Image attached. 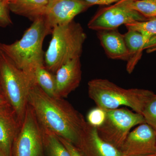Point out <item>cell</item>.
I'll return each instance as SVG.
<instances>
[{
	"label": "cell",
	"instance_id": "obj_1",
	"mask_svg": "<svg viewBox=\"0 0 156 156\" xmlns=\"http://www.w3.org/2000/svg\"><path fill=\"white\" fill-rule=\"evenodd\" d=\"M28 104L42 127L78 148L90 126L83 115L64 98L52 97L35 83L31 87Z\"/></svg>",
	"mask_w": 156,
	"mask_h": 156
},
{
	"label": "cell",
	"instance_id": "obj_2",
	"mask_svg": "<svg viewBox=\"0 0 156 156\" xmlns=\"http://www.w3.org/2000/svg\"><path fill=\"white\" fill-rule=\"evenodd\" d=\"M33 22L20 40L10 44L0 43V49L17 67L33 79L35 69L44 64L43 42L52 31L47 27L43 17Z\"/></svg>",
	"mask_w": 156,
	"mask_h": 156
},
{
	"label": "cell",
	"instance_id": "obj_3",
	"mask_svg": "<svg viewBox=\"0 0 156 156\" xmlns=\"http://www.w3.org/2000/svg\"><path fill=\"white\" fill-rule=\"evenodd\" d=\"M88 87L89 97L97 107L110 110L125 106L142 115L147 105L155 95L147 89H125L106 79H93L89 81Z\"/></svg>",
	"mask_w": 156,
	"mask_h": 156
},
{
	"label": "cell",
	"instance_id": "obj_4",
	"mask_svg": "<svg viewBox=\"0 0 156 156\" xmlns=\"http://www.w3.org/2000/svg\"><path fill=\"white\" fill-rule=\"evenodd\" d=\"M52 38L44 56V64L55 73L62 65L81 57L87 34L80 23L74 21L53 28Z\"/></svg>",
	"mask_w": 156,
	"mask_h": 156
},
{
	"label": "cell",
	"instance_id": "obj_5",
	"mask_svg": "<svg viewBox=\"0 0 156 156\" xmlns=\"http://www.w3.org/2000/svg\"><path fill=\"white\" fill-rule=\"evenodd\" d=\"M34 81L17 67L0 49V85L8 103L21 124L28 105L30 91Z\"/></svg>",
	"mask_w": 156,
	"mask_h": 156
},
{
	"label": "cell",
	"instance_id": "obj_6",
	"mask_svg": "<svg viewBox=\"0 0 156 156\" xmlns=\"http://www.w3.org/2000/svg\"><path fill=\"white\" fill-rule=\"evenodd\" d=\"M105 119L96 128L99 136L105 141L119 149L131 128L146 123L142 115L126 108L105 110Z\"/></svg>",
	"mask_w": 156,
	"mask_h": 156
},
{
	"label": "cell",
	"instance_id": "obj_7",
	"mask_svg": "<svg viewBox=\"0 0 156 156\" xmlns=\"http://www.w3.org/2000/svg\"><path fill=\"white\" fill-rule=\"evenodd\" d=\"M12 156H46L43 128L29 104L14 140Z\"/></svg>",
	"mask_w": 156,
	"mask_h": 156
},
{
	"label": "cell",
	"instance_id": "obj_8",
	"mask_svg": "<svg viewBox=\"0 0 156 156\" xmlns=\"http://www.w3.org/2000/svg\"><path fill=\"white\" fill-rule=\"evenodd\" d=\"M133 0H119L96 12L88 23L90 29L98 31L116 30L120 26L146 20L131 7Z\"/></svg>",
	"mask_w": 156,
	"mask_h": 156
},
{
	"label": "cell",
	"instance_id": "obj_9",
	"mask_svg": "<svg viewBox=\"0 0 156 156\" xmlns=\"http://www.w3.org/2000/svg\"><path fill=\"white\" fill-rule=\"evenodd\" d=\"M90 7L84 0H50L43 17L52 31L56 26L72 22L77 15Z\"/></svg>",
	"mask_w": 156,
	"mask_h": 156
},
{
	"label": "cell",
	"instance_id": "obj_10",
	"mask_svg": "<svg viewBox=\"0 0 156 156\" xmlns=\"http://www.w3.org/2000/svg\"><path fill=\"white\" fill-rule=\"evenodd\" d=\"M125 156H141L156 153V131L147 123L130 131L119 149Z\"/></svg>",
	"mask_w": 156,
	"mask_h": 156
},
{
	"label": "cell",
	"instance_id": "obj_11",
	"mask_svg": "<svg viewBox=\"0 0 156 156\" xmlns=\"http://www.w3.org/2000/svg\"><path fill=\"white\" fill-rule=\"evenodd\" d=\"M21 123L10 105L0 106V150L5 156H12L14 140Z\"/></svg>",
	"mask_w": 156,
	"mask_h": 156
},
{
	"label": "cell",
	"instance_id": "obj_12",
	"mask_svg": "<svg viewBox=\"0 0 156 156\" xmlns=\"http://www.w3.org/2000/svg\"><path fill=\"white\" fill-rule=\"evenodd\" d=\"M55 73L57 97L66 98L80 84L82 75L80 57L68 62Z\"/></svg>",
	"mask_w": 156,
	"mask_h": 156
},
{
	"label": "cell",
	"instance_id": "obj_13",
	"mask_svg": "<svg viewBox=\"0 0 156 156\" xmlns=\"http://www.w3.org/2000/svg\"><path fill=\"white\" fill-rule=\"evenodd\" d=\"M129 53L126 70L128 73L133 72L142 55L143 51L153 52L156 50V36L147 37L136 31L128 30L124 34Z\"/></svg>",
	"mask_w": 156,
	"mask_h": 156
},
{
	"label": "cell",
	"instance_id": "obj_14",
	"mask_svg": "<svg viewBox=\"0 0 156 156\" xmlns=\"http://www.w3.org/2000/svg\"><path fill=\"white\" fill-rule=\"evenodd\" d=\"M97 36L108 58L128 61L129 53L124 34L116 29L98 31Z\"/></svg>",
	"mask_w": 156,
	"mask_h": 156
},
{
	"label": "cell",
	"instance_id": "obj_15",
	"mask_svg": "<svg viewBox=\"0 0 156 156\" xmlns=\"http://www.w3.org/2000/svg\"><path fill=\"white\" fill-rule=\"evenodd\" d=\"M77 148L83 156H125L119 149L102 139L96 128L91 126L87 137Z\"/></svg>",
	"mask_w": 156,
	"mask_h": 156
},
{
	"label": "cell",
	"instance_id": "obj_16",
	"mask_svg": "<svg viewBox=\"0 0 156 156\" xmlns=\"http://www.w3.org/2000/svg\"><path fill=\"white\" fill-rule=\"evenodd\" d=\"M50 0H15L9 3L10 11L34 21L43 17Z\"/></svg>",
	"mask_w": 156,
	"mask_h": 156
},
{
	"label": "cell",
	"instance_id": "obj_17",
	"mask_svg": "<svg viewBox=\"0 0 156 156\" xmlns=\"http://www.w3.org/2000/svg\"><path fill=\"white\" fill-rule=\"evenodd\" d=\"M33 80L34 83L48 95L58 98L56 95L55 75L49 71L45 64L39 66L34 70Z\"/></svg>",
	"mask_w": 156,
	"mask_h": 156
},
{
	"label": "cell",
	"instance_id": "obj_18",
	"mask_svg": "<svg viewBox=\"0 0 156 156\" xmlns=\"http://www.w3.org/2000/svg\"><path fill=\"white\" fill-rule=\"evenodd\" d=\"M42 128L46 156H71L58 136L48 129Z\"/></svg>",
	"mask_w": 156,
	"mask_h": 156
},
{
	"label": "cell",
	"instance_id": "obj_19",
	"mask_svg": "<svg viewBox=\"0 0 156 156\" xmlns=\"http://www.w3.org/2000/svg\"><path fill=\"white\" fill-rule=\"evenodd\" d=\"M128 30L136 31L144 36H156V17L143 21H136L125 25Z\"/></svg>",
	"mask_w": 156,
	"mask_h": 156
},
{
	"label": "cell",
	"instance_id": "obj_20",
	"mask_svg": "<svg viewBox=\"0 0 156 156\" xmlns=\"http://www.w3.org/2000/svg\"><path fill=\"white\" fill-rule=\"evenodd\" d=\"M131 7L146 19L156 17V0H133Z\"/></svg>",
	"mask_w": 156,
	"mask_h": 156
},
{
	"label": "cell",
	"instance_id": "obj_21",
	"mask_svg": "<svg viewBox=\"0 0 156 156\" xmlns=\"http://www.w3.org/2000/svg\"><path fill=\"white\" fill-rule=\"evenodd\" d=\"M142 115L146 123L150 125L156 131V95L149 101L143 112Z\"/></svg>",
	"mask_w": 156,
	"mask_h": 156
},
{
	"label": "cell",
	"instance_id": "obj_22",
	"mask_svg": "<svg viewBox=\"0 0 156 156\" xmlns=\"http://www.w3.org/2000/svg\"><path fill=\"white\" fill-rule=\"evenodd\" d=\"M105 115V110L97 107L96 108L92 109L88 113L87 121L90 126L98 128L104 122Z\"/></svg>",
	"mask_w": 156,
	"mask_h": 156
},
{
	"label": "cell",
	"instance_id": "obj_23",
	"mask_svg": "<svg viewBox=\"0 0 156 156\" xmlns=\"http://www.w3.org/2000/svg\"><path fill=\"white\" fill-rule=\"evenodd\" d=\"M9 5L6 0H0V27L3 28L12 24Z\"/></svg>",
	"mask_w": 156,
	"mask_h": 156
},
{
	"label": "cell",
	"instance_id": "obj_24",
	"mask_svg": "<svg viewBox=\"0 0 156 156\" xmlns=\"http://www.w3.org/2000/svg\"><path fill=\"white\" fill-rule=\"evenodd\" d=\"M58 138L61 142L63 144L65 147L66 148L67 150L70 154L71 156H83L78 150L77 148L74 145H73L72 144L63 138L58 137Z\"/></svg>",
	"mask_w": 156,
	"mask_h": 156
},
{
	"label": "cell",
	"instance_id": "obj_25",
	"mask_svg": "<svg viewBox=\"0 0 156 156\" xmlns=\"http://www.w3.org/2000/svg\"><path fill=\"white\" fill-rule=\"evenodd\" d=\"M90 6L95 5L108 6L117 2L119 0H84Z\"/></svg>",
	"mask_w": 156,
	"mask_h": 156
},
{
	"label": "cell",
	"instance_id": "obj_26",
	"mask_svg": "<svg viewBox=\"0 0 156 156\" xmlns=\"http://www.w3.org/2000/svg\"><path fill=\"white\" fill-rule=\"evenodd\" d=\"M9 104L6 99L5 96L4 94L2 89L0 85V106H3V105H6Z\"/></svg>",
	"mask_w": 156,
	"mask_h": 156
},
{
	"label": "cell",
	"instance_id": "obj_27",
	"mask_svg": "<svg viewBox=\"0 0 156 156\" xmlns=\"http://www.w3.org/2000/svg\"><path fill=\"white\" fill-rule=\"evenodd\" d=\"M141 156H156V153L154 154H151L147 155Z\"/></svg>",
	"mask_w": 156,
	"mask_h": 156
},
{
	"label": "cell",
	"instance_id": "obj_28",
	"mask_svg": "<svg viewBox=\"0 0 156 156\" xmlns=\"http://www.w3.org/2000/svg\"><path fill=\"white\" fill-rule=\"evenodd\" d=\"M15 1V0H6V1H7L8 3H9H9L11 2H13V1Z\"/></svg>",
	"mask_w": 156,
	"mask_h": 156
},
{
	"label": "cell",
	"instance_id": "obj_29",
	"mask_svg": "<svg viewBox=\"0 0 156 156\" xmlns=\"http://www.w3.org/2000/svg\"><path fill=\"white\" fill-rule=\"evenodd\" d=\"M0 156H5L1 150H0Z\"/></svg>",
	"mask_w": 156,
	"mask_h": 156
}]
</instances>
